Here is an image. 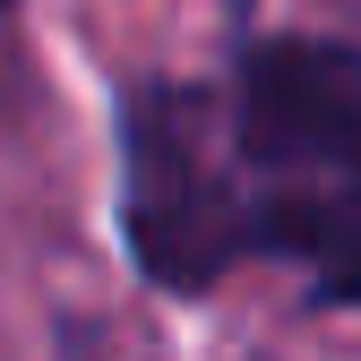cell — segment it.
<instances>
[{"label": "cell", "instance_id": "obj_1", "mask_svg": "<svg viewBox=\"0 0 361 361\" xmlns=\"http://www.w3.org/2000/svg\"><path fill=\"white\" fill-rule=\"evenodd\" d=\"M207 155L241 258H284L319 301H361V43L267 35L207 86Z\"/></svg>", "mask_w": 361, "mask_h": 361}, {"label": "cell", "instance_id": "obj_2", "mask_svg": "<svg viewBox=\"0 0 361 361\" xmlns=\"http://www.w3.org/2000/svg\"><path fill=\"white\" fill-rule=\"evenodd\" d=\"M0 18H9V0H0Z\"/></svg>", "mask_w": 361, "mask_h": 361}]
</instances>
